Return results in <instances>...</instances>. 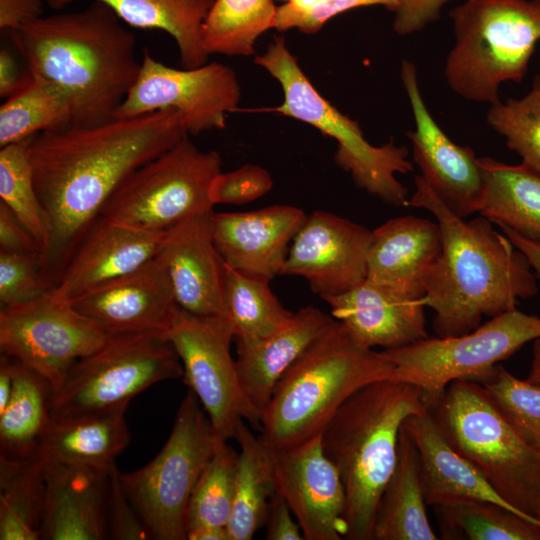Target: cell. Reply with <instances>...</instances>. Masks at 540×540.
Segmentation results:
<instances>
[{
    "mask_svg": "<svg viewBox=\"0 0 540 540\" xmlns=\"http://www.w3.org/2000/svg\"><path fill=\"white\" fill-rule=\"evenodd\" d=\"M186 137L180 114L163 109L96 126L46 131L30 139L34 184L48 224L39 257L47 292L120 183Z\"/></svg>",
    "mask_w": 540,
    "mask_h": 540,
    "instance_id": "1",
    "label": "cell"
},
{
    "mask_svg": "<svg viewBox=\"0 0 540 540\" xmlns=\"http://www.w3.org/2000/svg\"><path fill=\"white\" fill-rule=\"evenodd\" d=\"M409 206L429 211L441 230V250L424 281V304L434 311L437 337L476 329L484 316L516 309L538 293L537 276L524 254L484 216L465 221L415 176Z\"/></svg>",
    "mask_w": 540,
    "mask_h": 540,
    "instance_id": "2",
    "label": "cell"
},
{
    "mask_svg": "<svg viewBox=\"0 0 540 540\" xmlns=\"http://www.w3.org/2000/svg\"><path fill=\"white\" fill-rule=\"evenodd\" d=\"M9 35L28 71L68 95L73 127L113 120L141 68L134 34L100 1L41 16Z\"/></svg>",
    "mask_w": 540,
    "mask_h": 540,
    "instance_id": "3",
    "label": "cell"
},
{
    "mask_svg": "<svg viewBox=\"0 0 540 540\" xmlns=\"http://www.w3.org/2000/svg\"><path fill=\"white\" fill-rule=\"evenodd\" d=\"M428 410L421 389L392 379L352 394L324 427L322 446L346 494L344 539L373 540L382 492L397 460L401 427Z\"/></svg>",
    "mask_w": 540,
    "mask_h": 540,
    "instance_id": "4",
    "label": "cell"
},
{
    "mask_svg": "<svg viewBox=\"0 0 540 540\" xmlns=\"http://www.w3.org/2000/svg\"><path fill=\"white\" fill-rule=\"evenodd\" d=\"M393 375L382 351L358 344L335 319L277 382L262 413L260 438L273 451L294 447L321 433L356 391Z\"/></svg>",
    "mask_w": 540,
    "mask_h": 540,
    "instance_id": "5",
    "label": "cell"
},
{
    "mask_svg": "<svg viewBox=\"0 0 540 540\" xmlns=\"http://www.w3.org/2000/svg\"><path fill=\"white\" fill-rule=\"evenodd\" d=\"M449 15L448 85L469 101H500V84L522 82L540 40V0H465Z\"/></svg>",
    "mask_w": 540,
    "mask_h": 540,
    "instance_id": "6",
    "label": "cell"
},
{
    "mask_svg": "<svg viewBox=\"0 0 540 540\" xmlns=\"http://www.w3.org/2000/svg\"><path fill=\"white\" fill-rule=\"evenodd\" d=\"M429 411L448 443L494 490L513 508L534 517L540 453L516 433L483 386L472 379L454 380Z\"/></svg>",
    "mask_w": 540,
    "mask_h": 540,
    "instance_id": "7",
    "label": "cell"
},
{
    "mask_svg": "<svg viewBox=\"0 0 540 540\" xmlns=\"http://www.w3.org/2000/svg\"><path fill=\"white\" fill-rule=\"evenodd\" d=\"M254 60L280 83L284 94L279 106L256 111L280 113L334 138L338 144L334 161L350 173L358 188L387 205L409 206L408 190L395 176L414 168L404 145H395L393 139L382 146L371 145L358 122L341 113L315 89L283 37H275Z\"/></svg>",
    "mask_w": 540,
    "mask_h": 540,
    "instance_id": "8",
    "label": "cell"
},
{
    "mask_svg": "<svg viewBox=\"0 0 540 540\" xmlns=\"http://www.w3.org/2000/svg\"><path fill=\"white\" fill-rule=\"evenodd\" d=\"M200 406L189 389L161 451L142 468L120 473L123 490L151 539H187L189 498L217 439Z\"/></svg>",
    "mask_w": 540,
    "mask_h": 540,
    "instance_id": "9",
    "label": "cell"
},
{
    "mask_svg": "<svg viewBox=\"0 0 540 540\" xmlns=\"http://www.w3.org/2000/svg\"><path fill=\"white\" fill-rule=\"evenodd\" d=\"M216 151H201L188 137L130 173L100 215L149 232H167L213 210L210 190L222 172Z\"/></svg>",
    "mask_w": 540,
    "mask_h": 540,
    "instance_id": "10",
    "label": "cell"
},
{
    "mask_svg": "<svg viewBox=\"0 0 540 540\" xmlns=\"http://www.w3.org/2000/svg\"><path fill=\"white\" fill-rule=\"evenodd\" d=\"M182 376L181 360L164 333H116L71 367L53 392L51 414L69 417L112 409L158 382Z\"/></svg>",
    "mask_w": 540,
    "mask_h": 540,
    "instance_id": "11",
    "label": "cell"
},
{
    "mask_svg": "<svg viewBox=\"0 0 540 540\" xmlns=\"http://www.w3.org/2000/svg\"><path fill=\"white\" fill-rule=\"evenodd\" d=\"M540 338V317L517 308L491 317L459 336L428 337L411 345L384 349L394 365L393 380L419 387L428 410L457 379L476 380L530 341Z\"/></svg>",
    "mask_w": 540,
    "mask_h": 540,
    "instance_id": "12",
    "label": "cell"
},
{
    "mask_svg": "<svg viewBox=\"0 0 540 540\" xmlns=\"http://www.w3.org/2000/svg\"><path fill=\"white\" fill-rule=\"evenodd\" d=\"M164 335L181 360L183 381L218 438H234L242 421L261 430L262 415L247 397L231 354L234 333L228 318L199 316L178 306Z\"/></svg>",
    "mask_w": 540,
    "mask_h": 540,
    "instance_id": "13",
    "label": "cell"
},
{
    "mask_svg": "<svg viewBox=\"0 0 540 540\" xmlns=\"http://www.w3.org/2000/svg\"><path fill=\"white\" fill-rule=\"evenodd\" d=\"M114 334L49 292L0 311L1 353L45 378L54 391L79 359L98 350Z\"/></svg>",
    "mask_w": 540,
    "mask_h": 540,
    "instance_id": "14",
    "label": "cell"
},
{
    "mask_svg": "<svg viewBox=\"0 0 540 540\" xmlns=\"http://www.w3.org/2000/svg\"><path fill=\"white\" fill-rule=\"evenodd\" d=\"M240 85L234 70L222 63L197 68H173L148 51L138 77L114 119L138 117L163 109L176 110L188 134L223 129L226 114L236 110Z\"/></svg>",
    "mask_w": 540,
    "mask_h": 540,
    "instance_id": "15",
    "label": "cell"
},
{
    "mask_svg": "<svg viewBox=\"0 0 540 540\" xmlns=\"http://www.w3.org/2000/svg\"><path fill=\"white\" fill-rule=\"evenodd\" d=\"M401 79L410 101L415 129L407 131L418 177L454 214L461 218L479 213L486 180L472 148L454 143L439 127L421 96L416 66L402 61Z\"/></svg>",
    "mask_w": 540,
    "mask_h": 540,
    "instance_id": "16",
    "label": "cell"
},
{
    "mask_svg": "<svg viewBox=\"0 0 540 540\" xmlns=\"http://www.w3.org/2000/svg\"><path fill=\"white\" fill-rule=\"evenodd\" d=\"M373 230L326 211L306 215L290 244L281 275L303 278L326 300L367 278Z\"/></svg>",
    "mask_w": 540,
    "mask_h": 540,
    "instance_id": "17",
    "label": "cell"
},
{
    "mask_svg": "<svg viewBox=\"0 0 540 540\" xmlns=\"http://www.w3.org/2000/svg\"><path fill=\"white\" fill-rule=\"evenodd\" d=\"M321 433L294 447L271 450L275 486L305 540H340L346 534V494L323 450Z\"/></svg>",
    "mask_w": 540,
    "mask_h": 540,
    "instance_id": "18",
    "label": "cell"
},
{
    "mask_svg": "<svg viewBox=\"0 0 540 540\" xmlns=\"http://www.w3.org/2000/svg\"><path fill=\"white\" fill-rule=\"evenodd\" d=\"M167 234L168 231L136 229L100 215L81 237L58 283L49 293L58 300L72 303L157 256Z\"/></svg>",
    "mask_w": 540,
    "mask_h": 540,
    "instance_id": "19",
    "label": "cell"
},
{
    "mask_svg": "<svg viewBox=\"0 0 540 540\" xmlns=\"http://www.w3.org/2000/svg\"><path fill=\"white\" fill-rule=\"evenodd\" d=\"M113 333L162 332L178 305L159 255L71 303Z\"/></svg>",
    "mask_w": 540,
    "mask_h": 540,
    "instance_id": "20",
    "label": "cell"
},
{
    "mask_svg": "<svg viewBox=\"0 0 540 540\" xmlns=\"http://www.w3.org/2000/svg\"><path fill=\"white\" fill-rule=\"evenodd\" d=\"M305 217L302 209L292 205L213 212L212 237L228 266L272 280L281 275L290 244Z\"/></svg>",
    "mask_w": 540,
    "mask_h": 540,
    "instance_id": "21",
    "label": "cell"
},
{
    "mask_svg": "<svg viewBox=\"0 0 540 540\" xmlns=\"http://www.w3.org/2000/svg\"><path fill=\"white\" fill-rule=\"evenodd\" d=\"M213 212L196 214L170 229L158 255L181 309L199 316L226 317L225 262L212 237Z\"/></svg>",
    "mask_w": 540,
    "mask_h": 540,
    "instance_id": "22",
    "label": "cell"
},
{
    "mask_svg": "<svg viewBox=\"0 0 540 540\" xmlns=\"http://www.w3.org/2000/svg\"><path fill=\"white\" fill-rule=\"evenodd\" d=\"M324 301L331 309V316L363 347L401 348L430 337L423 300L368 278Z\"/></svg>",
    "mask_w": 540,
    "mask_h": 540,
    "instance_id": "23",
    "label": "cell"
},
{
    "mask_svg": "<svg viewBox=\"0 0 540 540\" xmlns=\"http://www.w3.org/2000/svg\"><path fill=\"white\" fill-rule=\"evenodd\" d=\"M110 468L44 461L45 500L40 539L107 538L105 513Z\"/></svg>",
    "mask_w": 540,
    "mask_h": 540,
    "instance_id": "24",
    "label": "cell"
},
{
    "mask_svg": "<svg viewBox=\"0 0 540 540\" xmlns=\"http://www.w3.org/2000/svg\"><path fill=\"white\" fill-rule=\"evenodd\" d=\"M440 250L437 221L412 215L390 219L373 230L367 278L424 301V277Z\"/></svg>",
    "mask_w": 540,
    "mask_h": 540,
    "instance_id": "25",
    "label": "cell"
},
{
    "mask_svg": "<svg viewBox=\"0 0 540 540\" xmlns=\"http://www.w3.org/2000/svg\"><path fill=\"white\" fill-rule=\"evenodd\" d=\"M334 321L319 308L306 306L294 312L285 326L267 337L236 339L235 360L240 382L261 415L285 371Z\"/></svg>",
    "mask_w": 540,
    "mask_h": 540,
    "instance_id": "26",
    "label": "cell"
},
{
    "mask_svg": "<svg viewBox=\"0 0 540 540\" xmlns=\"http://www.w3.org/2000/svg\"><path fill=\"white\" fill-rule=\"evenodd\" d=\"M403 426L419 453L427 506L461 499H479L532 517L509 505L481 472L448 443L429 410L410 416Z\"/></svg>",
    "mask_w": 540,
    "mask_h": 540,
    "instance_id": "27",
    "label": "cell"
},
{
    "mask_svg": "<svg viewBox=\"0 0 540 540\" xmlns=\"http://www.w3.org/2000/svg\"><path fill=\"white\" fill-rule=\"evenodd\" d=\"M127 407L123 404L69 417L51 414L35 456L43 461L110 468L131 439L125 418Z\"/></svg>",
    "mask_w": 540,
    "mask_h": 540,
    "instance_id": "28",
    "label": "cell"
},
{
    "mask_svg": "<svg viewBox=\"0 0 540 540\" xmlns=\"http://www.w3.org/2000/svg\"><path fill=\"white\" fill-rule=\"evenodd\" d=\"M417 447L402 425L397 460L382 492L373 540H436L429 523Z\"/></svg>",
    "mask_w": 540,
    "mask_h": 540,
    "instance_id": "29",
    "label": "cell"
},
{
    "mask_svg": "<svg viewBox=\"0 0 540 540\" xmlns=\"http://www.w3.org/2000/svg\"><path fill=\"white\" fill-rule=\"evenodd\" d=\"M76 0H47L62 9ZM105 3L121 21L140 29H158L176 42L183 68L207 63L204 24L214 0H96Z\"/></svg>",
    "mask_w": 540,
    "mask_h": 540,
    "instance_id": "30",
    "label": "cell"
},
{
    "mask_svg": "<svg viewBox=\"0 0 540 540\" xmlns=\"http://www.w3.org/2000/svg\"><path fill=\"white\" fill-rule=\"evenodd\" d=\"M486 195L479 212L499 228L540 243V174L523 165L479 157Z\"/></svg>",
    "mask_w": 540,
    "mask_h": 540,
    "instance_id": "31",
    "label": "cell"
},
{
    "mask_svg": "<svg viewBox=\"0 0 540 540\" xmlns=\"http://www.w3.org/2000/svg\"><path fill=\"white\" fill-rule=\"evenodd\" d=\"M234 439L240 446L234 500L227 524L230 540H250L264 526L270 500L276 492L271 449L254 436L245 421Z\"/></svg>",
    "mask_w": 540,
    "mask_h": 540,
    "instance_id": "32",
    "label": "cell"
},
{
    "mask_svg": "<svg viewBox=\"0 0 540 540\" xmlns=\"http://www.w3.org/2000/svg\"><path fill=\"white\" fill-rule=\"evenodd\" d=\"M53 392L45 378L15 360L12 394L0 412V456L35 457L51 418Z\"/></svg>",
    "mask_w": 540,
    "mask_h": 540,
    "instance_id": "33",
    "label": "cell"
},
{
    "mask_svg": "<svg viewBox=\"0 0 540 540\" xmlns=\"http://www.w3.org/2000/svg\"><path fill=\"white\" fill-rule=\"evenodd\" d=\"M44 500V461L0 456V539H40Z\"/></svg>",
    "mask_w": 540,
    "mask_h": 540,
    "instance_id": "34",
    "label": "cell"
},
{
    "mask_svg": "<svg viewBox=\"0 0 540 540\" xmlns=\"http://www.w3.org/2000/svg\"><path fill=\"white\" fill-rule=\"evenodd\" d=\"M71 121L68 95L56 84L31 74L27 84L0 107V147L65 129Z\"/></svg>",
    "mask_w": 540,
    "mask_h": 540,
    "instance_id": "35",
    "label": "cell"
},
{
    "mask_svg": "<svg viewBox=\"0 0 540 540\" xmlns=\"http://www.w3.org/2000/svg\"><path fill=\"white\" fill-rule=\"evenodd\" d=\"M433 507L443 539L540 540V521L492 501L461 499Z\"/></svg>",
    "mask_w": 540,
    "mask_h": 540,
    "instance_id": "36",
    "label": "cell"
},
{
    "mask_svg": "<svg viewBox=\"0 0 540 540\" xmlns=\"http://www.w3.org/2000/svg\"><path fill=\"white\" fill-rule=\"evenodd\" d=\"M270 280L231 268L225 263L224 305L234 338L267 337L285 326L294 312L283 307Z\"/></svg>",
    "mask_w": 540,
    "mask_h": 540,
    "instance_id": "37",
    "label": "cell"
},
{
    "mask_svg": "<svg viewBox=\"0 0 540 540\" xmlns=\"http://www.w3.org/2000/svg\"><path fill=\"white\" fill-rule=\"evenodd\" d=\"M273 0H214L204 24L210 54L250 56L260 35L274 28Z\"/></svg>",
    "mask_w": 540,
    "mask_h": 540,
    "instance_id": "38",
    "label": "cell"
},
{
    "mask_svg": "<svg viewBox=\"0 0 540 540\" xmlns=\"http://www.w3.org/2000/svg\"><path fill=\"white\" fill-rule=\"evenodd\" d=\"M237 461L238 453L226 440L217 437L213 454L189 498L186 533L199 526L227 528L234 500Z\"/></svg>",
    "mask_w": 540,
    "mask_h": 540,
    "instance_id": "39",
    "label": "cell"
},
{
    "mask_svg": "<svg viewBox=\"0 0 540 540\" xmlns=\"http://www.w3.org/2000/svg\"><path fill=\"white\" fill-rule=\"evenodd\" d=\"M30 139L1 147L0 199L33 235L41 254L47 241L48 224L34 184L28 155Z\"/></svg>",
    "mask_w": 540,
    "mask_h": 540,
    "instance_id": "40",
    "label": "cell"
},
{
    "mask_svg": "<svg viewBox=\"0 0 540 540\" xmlns=\"http://www.w3.org/2000/svg\"><path fill=\"white\" fill-rule=\"evenodd\" d=\"M475 381L522 440L540 453V384L519 379L500 364Z\"/></svg>",
    "mask_w": 540,
    "mask_h": 540,
    "instance_id": "41",
    "label": "cell"
},
{
    "mask_svg": "<svg viewBox=\"0 0 540 540\" xmlns=\"http://www.w3.org/2000/svg\"><path fill=\"white\" fill-rule=\"evenodd\" d=\"M486 119L521 163L540 174V74L524 97L491 104Z\"/></svg>",
    "mask_w": 540,
    "mask_h": 540,
    "instance_id": "42",
    "label": "cell"
},
{
    "mask_svg": "<svg viewBox=\"0 0 540 540\" xmlns=\"http://www.w3.org/2000/svg\"><path fill=\"white\" fill-rule=\"evenodd\" d=\"M45 293L39 254L0 250L1 308L29 302Z\"/></svg>",
    "mask_w": 540,
    "mask_h": 540,
    "instance_id": "43",
    "label": "cell"
},
{
    "mask_svg": "<svg viewBox=\"0 0 540 540\" xmlns=\"http://www.w3.org/2000/svg\"><path fill=\"white\" fill-rule=\"evenodd\" d=\"M272 185V177L266 169L246 164L234 171L219 173L212 183L210 196L214 205H242L262 197Z\"/></svg>",
    "mask_w": 540,
    "mask_h": 540,
    "instance_id": "44",
    "label": "cell"
},
{
    "mask_svg": "<svg viewBox=\"0 0 540 540\" xmlns=\"http://www.w3.org/2000/svg\"><path fill=\"white\" fill-rule=\"evenodd\" d=\"M105 514L107 538L116 540L151 539L123 490L120 472L116 464L109 471Z\"/></svg>",
    "mask_w": 540,
    "mask_h": 540,
    "instance_id": "45",
    "label": "cell"
},
{
    "mask_svg": "<svg viewBox=\"0 0 540 540\" xmlns=\"http://www.w3.org/2000/svg\"><path fill=\"white\" fill-rule=\"evenodd\" d=\"M397 0H322L307 13L295 18L288 27L305 34L318 32L330 19L351 9L380 5L395 12Z\"/></svg>",
    "mask_w": 540,
    "mask_h": 540,
    "instance_id": "46",
    "label": "cell"
},
{
    "mask_svg": "<svg viewBox=\"0 0 540 540\" xmlns=\"http://www.w3.org/2000/svg\"><path fill=\"white\" fill-rule=\"evenodd\" d=\"M449 0H397L393 29L399 35L422 30L440 17L441 9Z\"/></svg>",
    "mask_w": 540,
    "mask_h": 540,
    "instance_id": "47",
    "label": "cell"
},
{
    "mask_svg": "<svg viewBox=\"0 0 540 540\" xmlns=\"http://www.w3.org/2000/svg\"><path fill=\"white\" fill-rule=\"evenodd\" d=\"M0 250L19 253H37L40 247L16 215L0 201Z\"/></svg>",
    "mask_w": 540,
    "mask_h": 540,
    "instance_id": "48",
    "label": "cell"
},
{
    "mask_svg": "<svg viewBox=\"0 0 540 540\" xmlns=\"http://www.w3.org/2000/svg\"><path fill=\"white\" fill-rule=\"evenodd\" d=\"M264 525L267 540H304L302 530L289 505L277 491L270 500Z\"/></svg>",
    "mask_w": 540,
    "mask_h": 540,
    "instance_id": "49",
    "label": "cell"
},
{
    "mask_svg": "<svg viewBox=\"0 0 540 540\" xmlns=\"http://www.w3.org/2000/svg\"><path fill=\"white\" fill-rule=\"evenodd\" d=\"M42 14V0H0V29L9 34Z\"/></svg>",
    "mask_w": 540,
    "mask_h": 540,
    "instance_id": "50",
    "label": "cell"
},
{
    "mask_svg": "<svg viewBox=\"0 0 540 540\" xmlns=\"http://www.w3.org/2000/svg\"><path fill=\"white\" fill-rule=\"evenodd\" d=\"M31 74L20 75L18 67L11 52L6 48L0 50V96L7 99L23 88Z\"/></svg>",
    "mask_w": 540,
    "mask_h": 540,
    "instance_id": "51",
    "label": "cell"
},
{
    "mask_svg": "<svg viewBox=\"0 0 540 540\" xmlns=\"http://www.w3.org/2000/svg\"><path fill=\"white\" fill-rule=\"evenodd\" d=\"M500 229L513 245L524 254L537 278L540 279V243L527 239L508 228L501 227Z\"/></svg>",
    "mask_w": 540,
    "mask_h": 540,
    "instance_id": "52",
    "label": "cell"
},
{
    "mask_svg": "<svg viewBox=\"0 0 540 540\" xmlns=\"http://www.w3.org/2000/svg\"><path fill=\"white\" fill-rule=\"evenodd\" d=\"M15 360L1 354L0 360V412L7 405L14 387Z\"/></svg>",
    "mask_w": 540,
    "mask_h": 540,
    "instance_id": "53",
    "label": "cell"
},
{
    "mask_svg": "<svg viewBox=\"0 0 540 540\" xmlns=\"http://www.w3.org/2000/svg\"><path fill=\"white\" fill-rule=\"evenodd\" d=\"M189 540H230L226 527L199 526L186 533Z\"/></svg>",
    "mask_w": 540,
    "mask_h": 540,
    "instance_id": "54",
    "label": "cell"
},
{
    "mask_svg": "<svg viewBox=\"0 0 540 540\" xmlns=\"http://www.w3.org/2000/svg\"><path fill=\"white\" fill-rule=\"evenodd\" d=\"M527 380L540 384V338L533 341L532 362Z\"/></svg>",
    "mask_w": 540,
    "mask_h": 540,
    "instance_id": "55",
    "label": "cell"
},
{
    "mask_svg": "<svg viewBox=\"0 0 540 540\" xmlns=\"http://www.w3.org/2000/svg\"><path fill=\"white\" fill-rule=\"evenodd\" d=\"M534 517L540 521V496H539V499L536 503V507H535V510H534Z\"/></svg>",
    "mask_w": 540,
    "mask_h": 540,
    "instance_id": "56",
    "label": "cell"
},
{
    "mask_svg": "<svg viewBox=\"0 0 540 540\" xmlns=\"http://www.w3.org/2000/svg\"><path fill=\"white\" fill-rule=\"evenodd\" d=\"M290 1H292V0H286V2H290Z\"/></svg>",
    "mask_w": 540,
    "mask_h": 540,
    "instance_id": "57",
    "label": "cell"
}]
</instances>
